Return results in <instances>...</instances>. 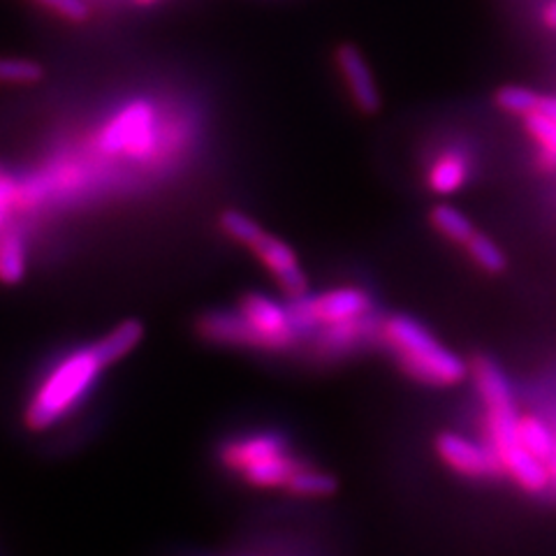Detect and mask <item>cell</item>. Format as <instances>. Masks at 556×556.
Segmentation results:
<instances>
[{
	"label": "cell",
	"instance_id": "6da1fadb",
	"mask_svg": "<svg viewBox=\"0 0 556 556\" xmlns=\"http://www.w3.org/2000/svg\"><path fill=\"white\" fill-rule=\"evenodd\" d=\"M471 374L484 406L486 439L498 455L503 471L513 478L519 490L529 494L545 492L547 486H552L549 468L527 452L519 441V415L506 374L498 369L496 362L486 357H478L471 364Z\"/></svg>",
	"mask_w": 556,
	"mask_h": 556
},
{
	"label": "cell",
	"instance_id": "7a4b0ae2",
	"mask_svg": "<svg viewBox=\"0 0 556 556\" xmlns=\"http://www.w3.org/2000/svg\"><path fill=\"white\" fill-rule=\"evenodd\" d=\"M378 339L408 378L427 388H455L471 367L410 316L382 318Z\"/></svg>",
	"mask_w": 556,
	"mask_h": 556
},
{
	"label": "cell",
	"instance_id": "3957f363",
	"mask_svg": "<svg viewBox=\"0 0 556 556\" xmlns=\"http://www.w3.org/2000/svg\"><path fill=\"white\" fill-rule=\"evenodd\" d=\"M102 369L104 364L93 345L65 355L30 394L24 410V425L30 431L54 427L91 392Z\"/></svg>",
	"mask_w": 556,
	"mask_h": 556
},
{
	"label": "cell",
	"instance_id": "277c9868",
	"mask_svg": "<svg viewBox=\"0 0 556 556\" xmlns=\"http://www.w3.org/2000/svg\"><path fill=\"white\" fill-rule=\"evenodd\" d=\"M218 225L232 241L247 247L263 263L288 300L308 294V276L300 265V257L281 237L267 232L255 218L237 208H225L218 216Z\"/></svg>",
	"mask_w": 556,
	"mask_h": 556
},
{
	"label": "cell",
	"instance_id": "5b68a950",
	"mask_svg": "<svg viewBox=\"0 0 556 556\" xmlns=\"http://www.w3.org/2000/svg\"><path fill=\"white\" fill-rule=\"evenodd\" d=\"M159 142V114L153 102L137 98L121 108L96 137V147L104 155H128L142 161Z\"/></svg>",
	"mask_w": 556,
	"mask_h": 556
},
{
	"label": "cell",
	"instance_id": "8992f818",
	"mask_svg": "<svg viewBox=\"0 0 556 556\" xmlns=\"http://www.w3.org/2000/svg\"><path fill=\"white\" fill-rule=\"evenodd\" d=\"M290 313L294 327L302 337L316 334V329L327 325H339L374 313V300L362 288H332L318 294H304V298L290 300Z\"/></svg>",
	"mask_w": 556,
	"mask_h": 556
},
{
	"label": "cell",
	"instance_id": "52a82bcc",
	"mask_svg": "<svg viewBox=\"0 0 556 556\" xmlns=\"http://www.w3.org/2000/svg\"><path fill=\"white\" fill-rule=\"evenodd\" d=\"M235 308L263 337L267 353H288L300 343L302 334L294 327L290 306L267 298V294L249 292L243 294Z\"/></svg>",
	"mask_w": 556,
	"mask_h": 556
},
{
	"label": "cell",
	"instance_id": "ba28073f",
	"mask_svg": "<svg viewBox=\"0 0 556 556\" xmlns=\"http://www.w3.org/2000/svg\"><path fill=\"white\" fill-rule=\"evenodd\" d=\"M437 455L439 459L455 471L462 478L468 480H494L498 476H503V464L498 459V455L494 452V447L486 443H476L471 439L462 437V433L455 431H443L437 437Z\"/></svg>",
	"mask_w": 556,
	"mask_h": 556
},
{
	"label": "cell",
	"instance_id": "9c48e42d",
	"mask_svg": "<svg viewBox=\"0 0 556 556\" xmlns=\"http://www.w3.org/2000/svg\"><path fill=\"white\" fill-rule=\"evenodd\" d=\"M334 61L345 89L355 102V108L367 116L378 114L382 110V96L378 89V81L374 77V70L367 56L362 54V49L345 42L334 51Z\"/></svg>",
	"mask_w": 556,
	"mask_h": 556
},
{
	"label": "cell",
	"instance_id": "30bf717a",
	"mask_svg": "<svg viewBox=\"0 0 556 556\" xmlns=\"http://www.w3.org/2000/svg\"><path fill=\"white\" fill-rule=\"evenodd\" d=\"M195 329L200 339L214 345L249 348V351H265V341L251 323L241 316L237 308L232 311H206L198 318Z\"/></svg>",
	"mask_w": 556,
	"mask_h": 556
},
{
	"label": "cell",
	"instance_id": "8fae6325",
	"mask_svg": "<svg viewBox=\"0 0 556 556\" xmlns=\"http://www.w3.org/2000/svg\"><path fill=\"white\" fill-rule=\"evenodd\" d=\"M288 443L278 433H251V437H241L220 447V462L225 468L235 473H243L249 466L263 462L267 457L286 452Z\"/></svg>",
	"mask_w": 556,
	"mask_h": 556
},
{
	"label": "cell",
	"instance_id": "7c38bea8",
	"mask_svg": "<svg viewBox=\"0 0 556 556\" xmlns=\"http://www.w3.org/2000/svg\"><path fill=\"white\" fill-rule=\"evenodd\" d=\"M371 316H374V313H369V316L355 318V320H348V323L320 327L318 334H316L318 353L327 355V357L348 355L351 351H355V348L364 339H369L371 334L378 337L382 320H374Z\"/></svg>",
	"mask_w": 556,
	"mask_h": 556
},
{
	"label": "cell",
	"instance_id": "4fadbf2b",
	"mask_svg": "<svg viewBox=\"0 0 556 556\" xmlns=\"http://www.w3.org/2000/svg\"><path fill=\"white\" fill-rule=\"evenodd\" d=\"M471 177V161L462 151H443L427 169V186L437 195H452Z\"/></svg>",
	"mask_w": 556,
	"mask_h": 556
},
{
	"label": "cell",
	"instance_id": "5bb4252c",
	"mask_svg": "<svg viewBox=\"0 0 556 556\" xmlns=\"http://www.w3.org/2000/svg\"><path fill=\"white\" fill-rule=\"evenodd\" d=\"M304 464L292 455L290 450L278 452L274 457H267L263 462H257L249 466L247 471L241 473L243 482H249L251 486H260V490H286V484L290 478L300 471Z\"/></svg>",
	"mask_w": 556,
	"mask_h": 556
},
{
	"label": "cell",
	"instance_id": "9a60e30c",
	"mask_svg": "<svg viewBox=\"0 0 556 556\" xmlns=\"http://www.w3.org/2000/svg\"><path fill=\"white\" fill-rule=\"evenodd\" d=\"M142 339H144V325L130 318V320L118 323L112 332L98 339L93 343V351L98 353L104 367H110V364H116L124 357H128L135 348L142 343Z\"/></svg>",
	"mask_w": 556,
	"mask_h": 556
},
{
	"label": "cell",
	"instance_id": "2e32d148",
	"mask_svg": "<svg viewBox=\"0 0 556 556\" xmlns=\"http://www.w3.org/2000/svg\"><path fill=\"white\" fill-rule=\"evenodd\" d=\"M28 269L26 247L20 230L5 225L0 230V283L3 286H20Z\"/></svg>",
	"mask_w": 556,
	"mask_h": 556
},
{
	"label": "cell",
	"instance_id": "e0dca14e",
	"mask_svg": "<svg viewBox=\"0 0 556 556\" xmlns=\"http://www.w3.org/2000/svg\"><path fill=\"white\" fill-rule=\"evenodd\" d=\"M519 441L527 447V452L543 464H549L554 450H556V431L535 415H519Z\"/></svg>",
	"mask_w": 556,
	"mask_h": 556
},
{
	"label": "cell",
	"instance_id": "ac0fdd59",
	"mask_svg": "<svg viewBox=\"0 0 556 556\" xmlns=\"http://www.w3.org/2000/svg\"><path fill=\"white\" fill-rule=\"evenodd\" d=\"M429 223H431V228L437 230L443 239L457 243V247H464V243L476 235L471 218H468L464 212H459V208L452 204L433 206L429 212Z\"/></svg>",
	"mask_w": 556,
	"mask_h": 556
},
{
	"label": "cell",
	"instance_id": "d6986e66",
	"mask_svg": "<svg viewBox=\"0 0 556 556\" xmlns=\"http://www.w3.org/2000/svg\"><path fill=\"white\" fill-rule=\"evenodd\" d=\"M337 490L339 480L332 473L320 471V468H311L306 464L286 484V492L298 498H327L334 496Z\"/></svg>",
	"mask_w": 556,
	"mask_h": 556
},
{
	"label": "cell",
	"instance_id": "ffe728a7",
	"mask_svg": "<svg viewBox=\"0 0 556 556\" xmlns=\"http://www.w3.org/2000/svg\"><path fill=\"white\" fill-rule=\"evenodd\" d=\"M541 96L529 86H519V84H508L501 86L494 93V102L501 112H506L510 116L525 118L538 110V102H541Z\"/></svg>",
	"mask_w": 556,
	"mask_h": 556
},
{
	"label": "cell",
	"instance_id": "44dd1931",
	"mask_svg": "<svg viewBox=\"0 0 556 556\" xmlns=\"http://www.w3.org/2000/svg\"><path fill=\"white\" fill-rule=\"evenodd\" d=\"M464 249H466L468 257H471V263L478 269L486 271V274H501L503 269L508 267L506 253H503L486 235L476 232L471 239L464 243Z\"/></svg>",
	"mask_w": 556,
	"mask_h": 556
},
{
	"label": "cell",
	"instance_id": "7402d4cb",
	"mask_svg": "<svg viewBox=\"0 0 556 556\" xmlns=\"http://www.w3.org/2000/svg\"><path fill=\"white\" fill-rule=\"evenodd\" d=\"M45 79V67L28 59H0V84L33 86Z\"/></svg>",
	"mask_w": 556,
	"mask_h": 556
},
{
	"label": "cell",
	"instance_id": "603a6c76",
	"mask_svg": "<svg viewBox=\"0 0 556 556\" xmlns=\"http://www.w3.org/2000/svg\"><path fill=\"white\" fill-rule=\"evenodd\" d=\"M521 121H525V128L531 135L533 142L541 147L543 159L549 163H556V121L538 112L525 116Z\"/></svg>",
	"mask_w": 556,
	"mask_h": 556
},
{
	"label": "cell",
	"instance_id": "cb8c5ba5",
	"mask_svg": "<svg viewBox=\"0 0 556 556\" xmlns=\"http://www.w3.org/2000/svg\"><path fill=\"white\" fill-rule=\"evenodd\" d=\"M35 3L47 8L49 12L63 16V20L73 22V24H84L91 16V8L86 0H35Z\"/></svg>",
	"mask_w": 556,
	"mask_h": 556
},
{
	"label": "cell",
	"instance_id": "d4e9b609",
	"mask_svg": "<svg viewBox=\"0 0 556 556\" xmlns=\"http://www.w3.org/2000/svg\"><path fill=\"white\" fill-rule=\"evenodd\" d=\"M20 204V184L0 172V230L8 225L12 206Z\"/></svg>",
	"mask_w": 556,
	"mask_h": 556
},
{
	"label": "cell",
	"instance_id": "484cf974",
	"mask_svg": "<svg viewBox=\"0 0 556 556\" xmlns=\"http://www.w3.org/2000/svg\"><path fill=\"white\" fill-rule=\"evenodd\" d=\"M538 114H545L556 121V96H541V102H538Z\"/></svg>",
	"mask_w": 556,
	"mask_h": 556
},
{
	"label": "cell",
	"instance_id": "4316f807",
	"mask_svg": "<svg viewBox=\"0 0 556 556\" xmlns=\"http://www.w3.org/2000/svg\"><path fill=\"white\" fill-rule=\"evenodd\" d=\"M543 24L552 30H556V0L543 10Z\"/></svg>",
	"mask_w": 556,
	"mask_h": 556
},
{
	"label": "cell",
	"instance_id": "83f0119b",
	"mask_svg": "<svg viewBox=\"0 0 556 556\" xmlns=\"http://www.w3.org/2000/svg\"><path fill=\"white\" fill-rule=\"evenodd\" d=\"M135 5H139V8H149V5H155V3H161V0H132Z\"/></svg>",
	"mask_w": 556,
	"mask_h": 556
}]
</instances>
